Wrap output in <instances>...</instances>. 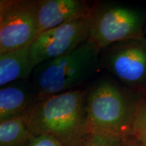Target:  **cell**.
<instances>
[{"instance_id": "cell-9", "label": "cell", "mask_w": 146, "mask_h": 146, "mask_svg": "<svg viewBox=\"0 0 146 146\" xmlns=\"http://www.w3.org/2000/svg\"><path fill=\"white\" fill-rule=\"evenodd\" d=\"M39 98L31 80L12 82L0 88V122L23 116Z\"/></svg>"}, {"instance_id": "cell-7", "label": "cell", "mask_w": 146, "mask_h": 146, "mask_svg": "<svg viewBox=\"0 0 146 146\" xmlns=\"http://www.w3.org/2000/svg\"><path fill=\"white\" fill-rule=\"evenodd\" d=\"M91 14L40 33L30 46L34 66L68 54L87 41L90 33Z\"/></svg>"}, {"instance_id": "cell-11", "label": "cell", "mask_w": 146, "mask_h": 146, "mask_svg": "<svg viewBox=\"0 0 146 146\" xmlns=\"http://www.w3.org/2000/svg\"><path fill=\"white\" fill-rule=\"evenodd\" d=\"M33 135L22 116L0 122V146H25Z\"/></svg>"}, {"instance_id": "cell-13", "label": "cell", "mask_w": 146, "mask_h": 146, "mask_svg": "<svg viewBox=\"0 0 146 146\" xmlns=\"http://www.w3.org/2000/svg\"><path fill=\"white\" fill-rule=\"evenodd\" d=\"M123 138L120 136L88 133L78 141L75 146H120Z\"/></svg>"}, {"instance_id": "cell-3", "label": "cell", "mask_w": 146, "mask_h": 146, "mask_svg": "<svg viewBox=\"0 0 146 146\" xmlns=\"http://www.w3.org/2000/svg\"><path fill=\"white\" fill-rule=\"evenodd\" d=\"M100 52L88 39L68 54L38 64L30 80L39 98L86 88L101 70Z\"/></svg>"}, {"instance_id": "cell-17", "label": "cell", "mask_w": 146, "mask_h": 146, "mask_svg": "<svg viewBox=\"0 0 146 146\" xmlns=\"http://www.w3.org/2000/svg\"><path fill=\"white\" fill-rule=\"evenodd\" d=\"M145 36L146 37V26H145Z\"/></svg>"}, {"instance_id": "cell-15", "label": "cell", "mask_w": 146, "mask_h": 146, "mask_svg": "<svg viewBox=\"0 0 146 146\" xmlns=\"http://www.w3.org/2000/svg\"><path fill=\"white\" fill-rule=\"evenodd\" d=\"M120 146H141L137 140L132 135L126 136L123 138V143Z\"/></svg>"}, {"instance_id": "cell-4", "label": "cell", "mask_w": 146, "mask_h": 146, "mask_svg": "<svg viewBox=\"0 0 146 146\" xmlns=\"http://www.w3.org/2000/svg\"><path fill=\"white\" fill-rule=\"evenodd\" d=\"M89 40L100 50L114 44L145 36V16L139 9L95 2Z\"/></svg>"}, {"instance_id": "cell-6", "label": "cell", "mask_w": 146, "mask_h": 146, "mask_svg": "<svg viewBox=\"0 0 146 146\" xmlns=\"http://www.w3.org/2000/svg\"><path fill=\"white\" fill-rule=\"evenodd\" d=\"M38 35L37 0L0 1V54L31 46Z\"/></svg>"}, {"instance_id": "cell-14", "label": "cell", "mask_w": 146, "mask_h": 146, "mask_svg": "<svg viewBox=\"0 0 146 146\" xmlns=\"http://www.w3.org/2000/svg\"><path fill=\"white\" fill-rule=\"evenodd\" d=\"M25 146H63L58 140L48 135H33Z\"/></svg>"}, {"instance_id": "cell-12", "label": "cell", "mask_w": 146, "mask_h": 146, "mask_svg": "<svg viewBox=\"0 0 146 146\" xmlns=\"http://www.w3.org/2000/svg\"><path fill=\"white\" fill-rule=\"evenodd\" d=\"M131 135L141 146H146V97L143 95L137 104Z\"/></svg>"}, {"instance_id": "cell-16", "label": "cell", "mask_w": 146, "mask_h": 146, "mask_svg": "<svg viewBox=\"0 0 146 146\" xmlns=\"http://www.w3.org/2000/svg\"><path fill=\"white\" fill-rule=\"evenodd\" d=\"M142 94H143L144 96H145V97H146V89H145V90L143 91V92L142 93Z\"/></svg>"}, {"instance_id": "cell-5", "label": "cell", "mask_w": 146, "mask_h": 146, "mask_svg": "<svg viewBox=\"0 0 146 146\" xmlns=\"http://www.w3.org/2000/svg\"><path fill=\"white\" fill-rule=\"evenodd\" d=\"M100 68L126 88L146 89V37L133 39L100 50Z\"/></svg>"}, {"instance_id": "cell-1", "label": "cell", "mask_w": 146, "mask_h": 146, "mask_svg": "<svg viewBox=\"0 0 146 146\" xmlns=\"http://www.w3.org/2000/svg\"><path fill=\"white\" fill-rule=\"evenodd\" d=\"M87 87L39 98L23 115L33 135H48L63 146H75L89 133Z\"/></svg>"}, {"instance_id": "cell-8", "label": "cell", "mask_w": 146, "mask_h": 146, "mask_svg": "<svg viewBox=\"0 0 146 146\" xmlns=\"http://www.w3.org/2000/svg\"><path fill=\"white\" fill-rule=\"evenodd\" d=\"M94 4L85 0H37L39 35L89 16Z\"/></svg>"}, {"instance_id": "cell-2", "label": "cell", "mask_w": 146, "mask_h": 146, "mask_svg": "<svg viewBox=\"0 0 146 146\" xmlns=\"http://www.w3.org/2000/svg\"><path fill=\"white\" fill-rule=\"evenodd\" d=\"M142 95L106 74L96 78L87 87L89 133L123 137L131 135L137 104Z\"/></svg>"}, {"instance_id": "cell-10", "label": "cell", "mask_w": 146, "mask_h": 146, "mask_svg": "<svg viewBox=\"0 0 146 146\" xmlns=\"http://www.w3.org/2000/svg\"><path fill=\"white\" fill-rule=\"evenodd\" d=\"M35 68L31 59L30 46L0 54V86L30 80Z\"/></svg>"}]
</instances>
